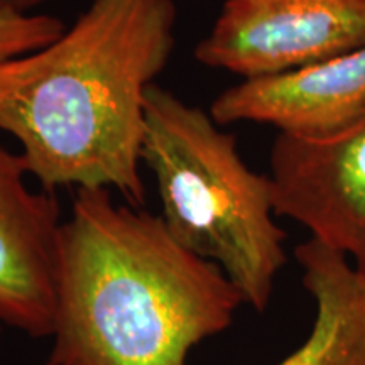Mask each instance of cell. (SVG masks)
I'll list each match as a JSON object with an SVG mask.
<instances>
[{
    "instance_id": "obj_1",
    "label": "cell",
    "mask_w": 365,
    "mask_h": 365,
    "mask_svg": "<svg viewBox=\"0 0 365 365\" xmlns=\"http://www.w3.org/2000/svg\"><path fill=\"white\" fill-rule=\"evenodd\" d=\"M176 24L175 0H91L51 43L0 65V132L43 190L107 188L143 208L145 97Z\"/></svg>"
},
{
    "instance_id": "obj_6",
    "label": "cell",
    "mask_w": 365,
    "mask_h": 365,
    "mask_svg": "<svg viewBox=\"0 0 365 365\" xmlns=\"http://www.w3.org/2000/svg\"><path fill=\"white\" fill-rule=\"evenodd\" d=\"M29 176L21 153L0 143V322L49 339L65 220L54 191H34Z\"/></svg>"
},
{
    "instance_id": "obj_9",
    "label": "cell",
    "mask_w": 365,
    "mask_h": 365,
    "mask_svg": "<svg viewBox=\"0 0 365 365\" xmlns=\"http://www.w3.org/2000/svg\"><path fill=\"white\" fill-rule=\"evenodd\" d=\"M53 16L0 11V65L43 48L65 31Z\"/></svg>"
},
{
    "instance_id": "obj_8",
    "label": "cell",
    "mask_w": 365,
    "mask_h": 365,
    "mask_svg": "<svg viewBox=\"0 0 365 365\" xmlns=\"http://www.w3.org/2000/svg\"><path fill=\"white\" fill-rule=\"evenodd\" d=\"M294 257L317 312L303 344L277 365H365V276L313 237Z\"/></svg>"
},
{
    "instance_id": "obj_3",
    "label": "cell",
    "mask_w": 365,
    "mask_h": 365,
    "mask_svg": "<svg viewBox=\"0 0 365 365\" xmlns=\"http://www.w3.org/2000/svg\"><path fill=\"white\" fill-rule=\"evenodd\" d=\"M143 163L156 180L170 234L217 264L244 304L266 312L287 262L271 176L250 170L212 113L158 83L145 97Z\"/></svg>"
},
{
    "instance_id": "obj_10",
    "label": "cell",
    "mask_w": 365,
    "mask_h": 365,
    "mask_svg": "<svg viewBox=\"0 0 365 365\" xmlns=\"http://www.w3.org/2000/svg\"><path fill=\"white\" fill-rule=\"evenodd\" d=\"M49 0H0V11L12 12H29L31 9L41 6Z\"/></svg>"
},
{
    "instance_id": "obj_2",
    "label": "cell",
    "mask_w": 365,
    "mask_h": 365,
    "mask_svg": "<svg viewBox=\"0 0 365 365\" xmlns=\"http://www.w3.org/2000/svg\"><path fill=\"white\" fill-rule=\"evenodd\" d=\"M244 304L217 264L185 249L161 215L76 190L63 222L46 365H188Z\"/></svg>"
},
{
    "instance_id": "obj_11",
    "label": "cell",
    "mask_w": 365,
    "mask_h": 365,
    "mask_svg": "<svg viewBox=\"0 0 365 365\" xmlns=\"http://www.w3.org/2000/svg\"><path fill=\"white\" fill-rule=\"evenodd\" d=\"M2 327H4L2 322H0V335H2Z\"/></svg>"
},
{
    "instance_id": "obj_7",
    "label": "cell",
    "mask_w": 365,
    "mask_h": 365,
    "mask_svg": "<svg viewBox=\"0 0 365 365\" xmlns=\"http://www.w3.org/2000/svg\"><path fill=\"white\" fill-rule=\"evenodd\" d=\"M365 112V46L277 75L242 80L215 98L217 124L255 122L281 134L317 137Z\"/></svg>"
},
{
    "instance_id": "obj_5",
    "label": "cell",
    "mask_w": 365,
    "mask_h": 365,
    "mask_svg": "<svg viewBox=\"0 0 365 365\" xmlns=\"http://www.w3.org/2000/svg\"><path fill=\"white\" fill-rule=\"evenodd\" d=\"M269 176L277 217L307 227L365 276V112L327 135L279 132Z\"/></svg>"
},
{
    "instance_id": "obj_4",
    "label": "cell",
    "mask_w": 365,
    "mask_h": 365,
    "mask_svg": "<svg viewBox=\"0 0 365 365\" xmlns=\"http://www.w3.org/2000/svg\"><path fill=\"white\" fill-rule=\"evenodd\" d=\"M365 46V0H225L195 58L247 78Z\"/></svg>"
}]
</instances>
